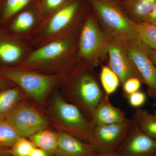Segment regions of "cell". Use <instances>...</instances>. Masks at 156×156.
Here are the masks:
<instances>
[{"label": "cell", "mask_w": 156, "mask_h": 156, "mask_svg": "<svg viewBox=\"0 0 156 156\" xmlns=\"http://www.w3.org/2000/svg\"><path fill=\"white\" fill-rule=\"evenodd\" d=\"M76 50H78V39L71 34L34 49L17 67L49 75L64 76L76 65L73 58Z\"/></svg>", "instance_id": "1"}, {"label": "cell", "mask_w": 156, "mask_h": 156, "mask_svg": "<svg viewBox=\"0 0 156 156\" xmlns=\"http://www.w3.org/2000/svg\"><path fill=\"white\" fill-rule=\"evenodd\" d=\"M85 64H76L64 76L58 87L62 96L91 120L104 94L94 74Z\"/></svg>", "instance_id": "2"}, {"label": "cell", "mask_w": 156, "mask_h": 156, "mask_svg": "<svg viewBox=\"0 0 156 156\" xmlns=\"http://www.w3.org/2000/svg\"><path fill=\"white\" fill-rule=\"evenodd\" d=\"M44 110L50 127L83 142H92L95 126L78 107L66 101L56 88L50 95Z\"/></svg>", "instance_id": "3"}, {"label": "cell", "mask_w": 156, "mask_h": 156, "mask_svg": "<svg viewBox=\"0 0 156 156\" xmlns=\"http://www.w3.org/2000/svg\"><path fill=\"white\" fill-rule=\"evenodd\" d=\"M0 76L20 87L29 99L44 108L64 76L44 74L18 67L0 68Z\"/></svg>", "instance_id": "4"}, {"label": "cell", "mask_w": 156, "mask_h": 156, "mask_svg": "<svg viewBox=\"0 0 156 156\" xmlns=\"http://www.w3.org/2000/svg\"><path fill=\"white\" fill-rule=\"evenodd\" d=\"M79 6L77 2L65 4L44 18L29 41L34 49L72 34Z\"/></svg>", "instance_id": "5"}, {"label": "cell", "mask_w": 156, "mask_h": 156, "mask_svg": "<svg viewBox=\"0 0 156 156\" xmlns=\"http://www.w3.org/2000/svg\"><path fill=\"white\" fill-rule=\"evenodd\" d=\"M6 120L20 136L27 138L42 130L51 128L44 108L29 98L20 104Z\"/></svg>", "instance_id": "6"}, {"label": "cell", "mask_w": 156, "mask_h": 156, "mask_svg": "<svg viewBox=\"0 0 156 156\" xmlns=\"http://www.w3.org/2000/svg\"><path fill=\"white\" fill-rule=\"evenodd\" d=\"M132 121L95 126L92 145L97 153L116 152L131 128Z\"/></svg>", "instance_id": "7"}, {"label": "cell", "mask_w": 156, "mask_h": 156, "mask_svg": "<svg viewBox=\"0 0 156 156\" xmlns=\"http://www.w3.org/2000/svg\"><path fill=\"white\" fill-rule=\"evenodd\" d=\"M20 12L0 29L17 39L29 42L43 21L37 5Z\"/></svg>", "instance_id": "8"}, {"label": "cell", "mask_w": 156, "mask_h": 156, "mask_svg": "<svg viewBox=\"0 0 156 156\" xmlns=\"http://www.w3.org/2000/svg\"><path fill=\"white\" fill-rule=\"evenodd\" d=\"M34 50L29 42L11 36L0 29V68L19 66Z\"/></svg>", "instance_id": "9"}, {"label": "cell", "mask_w": 156, "mask_h": 156, "mask_svg": "<svg viewBox=\"0 0 156 156\" xmlns=\"http://www.w3.org/2000/svg\"><path fill=\"white\" fill-rule=\"evenodd\" d=\"M128 135L116 153L120 156H156V140L141 131L133 119Z\"/></svg>", "instance_id": "10"}, {"label": "cell", "mask_w": 156, "mask_h": 156, "mask_svg": "<svg viewBox=\"0 0 156 156\" xmlns=\"http://www.w3.org/2000/svg\"><path fill=\"white\" fill-rule=\"evenodd\" d=\"M93 5L103 22L110 28L123 36L138 38L133 26L114 6L104 0H93Z\"/></svg>", "instance_id": "11"}, {"label": "cell", "mask_w": 156, "mask_h": 156, "mask_svg": "<svg viewBox=\"0 0 156 156\" xmlns=\"http://www.w3.org/2000/svg\"><path fill=\"white\" fill-rule=\"evenodd\" d=\"M144 48L128 49L129 60L142 76L144 83L148 87V94L154 99L156 97V66L148 56Z\"/></svg>", "instance_id": "12"}, {"label": "cell", "mask_w": 156, "mask_h": 156, "mask_svg": "<svg viewBox=\"0 0 156 156\" xmlns=\"http://www.w3.org/2000/svg\"><path fill=\"white\" fill-rule=\"evenodd\" d=\"M101 37L93 19L88 18L83 23L78 37L79 57L91 60L100 47Z\"/></svg>", "instance_id": "13"}, {"label": "cell", "mask_w": 156, "mask_h": 156, "mask_svg": "<svg viewBox=\"0 0 156 156\" xmlns=\"http://www.w3.org/2000/svg\"><path fill=\"white\" fill-rule=\"evenodd\" d=\"M55 156H93L97 154L92 144L83 142L71 135L58 132Z\"/></svg>", "instance_id": "14"}, {"label": "cell", "mask_w": 156, "mask_h": 156, "mask_svg": "<svg viewBox=\"0 0 156 156\" xmlns=\"http://www.w3.org/2000/svg\"><path fill=\"white\" fill-rule=\"evenodd\" d=\"M108 53L110 67L118 76L122 85L127 80L131 77L138 78L144 83L139 72L127 59L119 48L112 45L109 48Z\"/></svg>", "instance_id": "15"}, {"label": "cell", "mask_w": 156, "mask_h": 156, "mask_svg": "<svg viewBox=\"0 0 156 156\" xmlns=\"http://www.w3.org/2000/svg\"><path fill=\"white\" fill-rule=\"evenodd\" d=\"M128 120L126 113L114 106L107 94L100 101L91 119L95 126L123 123Z\"/></svg>", "instance_id": "16"}, {"label": "cell", "mask_w": 156, "mask_h": 156, "mask_svg": "<svg viewBox=\"0 0 156 156\" xmlns=\"http://www.w3.org/2000/svg\"><path fill=\"white\" fill-rule=\"evenodd\" d=\"M28 98L16 85L0 89V121L7 117L18 105Z\"/></svg>", "instance_id": "17"}, {"label": "cell", "mask_w": 156, "mask_h": 156, "mask_svg": "<svg viewBox=\"0 0 156 156\" xmlns=\"http://www.w3.org/2000/svg\"><path fill=\"white\" fill-rule=\"evenodd\" d=\"M36 147L47 152L50 156H55L58 143V133L56 130L47 128L28 137Z\"/></svg>", "instance_id": "18"}, {"label": "cell", "mask_w": 156, "mask_h": 156, "mask_svg": "<svg viewBox=\"0 0 156 156\" xmlns=\"http://www.w3.org/2000/svg\"><path fill=\"white\" fill-rule=\"evenodd\" d=\"M132 119L148 136L156 140V115L141 108L135 111Z\"/></svg>", "instance_id": "19"}, {"label": "cell", "mask_w": 156, "mask_h": 156, "mask_svg": "<svg viewBox=\"0 0 156 156\" xmlns=\"http://www.w3.org/2000/svg\"><path fill=\"white\" fill-rule=\"evenodd\" d=\"M139 41L148 48L156 50V26L148 22L133 24Z\"/></svg>", "instance_id": "20"}, {"label": "cell", "mask_w": 156, "mask_h": 156, "mask_svg": "<svg viewBox=\"0 0 156 156\" xmlns=\"http://www.w3.org/2000/svg\"><path fill=\"white\" fill-rule=\"evenodd\" d=\"M33 0H6L0 15V27L20 11L30 6Z\"/></svg>", "instance_id": "21"}, {"label": "cell", "mask_w": 156, "mask_h": 156, "mask_svg": "<svg viewBox=\"0 0 156 156\" xmlns=\"http://www.w3.org/2000/svg\"><path fill=\"white\" fill-rule=\"evenodd\" d=\"M20 136L7 120L0 121V148L10 149Z\"/></svg>", "instance_id": "22"}, {"label": "cell", "mask_w": 156, "mask_h": 156, "mask_svg": "<svg viewBox=\"0 0 156 156\" xmlns=\"http://www.w3.org/2000/svg\"><path fill=\"white\" fill-rule=\"evenodd\" d=\"M101 81L106 94L114 93L119 85V79L110 68L104 66L100 75Z\"/></svg>", "instance_id": "23"}, {"label": "cell", "mask_w": 156, "mask_h": 156, "mask_svg": "<svg viewBox=\"0 0 156 156\" xmlns=\"http://www.w3.org/2000/svg\"><path fill=\"white\" fill-rule=\"evenodd\" d=\"M36 146L27 137L20 136L10 149L11 156H30L31 151Z\"/></svg>", "instance_id": "24"}, {"label": "cell", "mask_w": 156, "mask_h": 156, "mask_svg": "<svg viewBox=\"0 0 156 156\" xmlns=\"http://www.w3.org/2000/svg\"><path fill=\"white\" fill-rule=\"evenodd\" d=\"M156 3V0H135L133 5V13L137 18H148Z\"/></svg>", "instance_id": "25"}, {"label": "cell", "mask_w": 156, "mask_h": 156, "mask_svg": "<svg viewBox=\"0 0 156 156\" xmlns=\"http://www.w3.org/2000/svg\"><path fill=\"white\" fill-rule=\"evenodd\" d=\"M66 0H41L37 5L43 19L65 5Z\"/></svg>", "instance_id": "26"}, {"label": "cell", "mask_w": 156, "mask_h": 156, "mask_svg": "<svg viewBox=\"0 0 156 156\" xmlns=\"http://www.w3.org/2000/svg\"><path fill=\"white\" fill-rule=\"evenodd\" d=\"M142 83L140 80L136 77L128 79L123 84V92L125 98H128L131 94L137 92Z\"/></svg>", "instance_id": "27"}, {"label": "cell", "mask_w": 156, "mask_h": 156, "mask_svg": "<svg viewBox=\"0 0 156 156\" xmlns=\"http://www.w3.org/2000/svg\"><path fill=\"white\" fill-rule=\"evenodd\" d=\"M128 101L131 106L138 108L142 106L146 100V96L144 92L137 91L128 97Z\"/></svg>", "instance_id": "28"}, {"label": "cell", "mask_w": 156, "mask_h": 156, "mask_svg": "<svg viewBox=\"0 0 156 156\" xmlns=\"http://www.w3.org/2000/svg\"><path fill=\"white\" fill-rule=\"evenodd\" d=\"M30 156H50L45 151L40 148L34 147L31 151Z\"/></svg>", "instance_id": "29"}, {"label": "cell", "mask_w": 156, "mask_h": 156, "mask_svg": "<svg viewBox=\"0 0 156 156\" xmlns=\"http://www.w3.org/2000/svg\"><path fill=\"white\" fill-rule=\"evenodd\" d=\"M14 85H15V84L0 76V89Z\"/></svg>", "instance_id": "30"}, {"label": "cell", "mask_w": 156, "mask_h": 156, "mask_svg": "<svg viewBox=\"0 0 156 156\" xmlns=\"http://www.w3.org/2000/svg\"><path fill=\"white\" fill-rule=\"evenodd\" d=\"M146 52L148 56L156 66V50H151L147 49Z\"/></svg>", "instance_id": "31"}, {"label": "cell", "mask_w": 156, "mask_h": 156, "mask_svg": "<svg viewBox=\"0 0 156 156\" xmlns=\"http://www.w3.org/2000/svg\"><path fill=\"white\" fill-rule=\"evenodd\" d=\"M148 21L147 22L151 23L154 24V23L156 20V3L151 13L150 14L149 17H148Z\"/></svg>", "instance_id": "32"}, {"label": "cell", "mask_w": 156, "mask_h": 156, "mask_svg": "<svg viewBox=\"0 0 156 156\" xmlns=\"http://www.w3.org/2000/svg\"><path fill=\"white\" fill-rule=\"evenodd\" d=\"M0 156H11L10 149L0 148Z\"/></svg>", "instance_id": "33"}, {"label": "cell", "mask_w": 156, "mask_h": 156, "mask_svg": "<svg viewBox=\"0 0 156 156\" xmlns=\"http://www.w3.org/2000/svg\"><path fill=\"white\" fill-rule=\"evenodd\" d=\"M93 156H120L116 152L104 153H97Z\"/></svg>", "instance_id": "34"}, {"label": "cell", "mask_w": 156, "mask_h": 156, "mask_svg": "<svg viewBox=\"0 0 156 156\" xmlns=\"http://www.w3.org/2000/svg\"><path fill=\"white\" fill-rule=\"evenodd\" d=\"M154 100V103L153 104V106L155 108V110H156V97L155 98Z\"/></svg>", "instance_id": "35"}, {"label": "cell", "mask_w": 156, "mask_h": 156, "mask_svg": "<svg viewBox=\"0 0 156 156\" xmlns=\"http://www.w3.org/2000/svg\"><path fill=\"white\" fill-rule=\"evenodd\" d=\"M154 113L156 115V110H154Z\"/></svg>", "instance_id": "36"}, {"label": "cell", "mask_w": 156, "mask_h": 156, "mask_svg": "<svg viewBox=\"0 0 156 156\" xmlns=\"http://www.w3.org/2000/svg\"><path fill=\"white\" fill-rule=\"evenodd\" d=\"M154 25H155L156 26V21H155V22L154 23Z\"/></svg>", "instance_id": "37"}]
</instances>
